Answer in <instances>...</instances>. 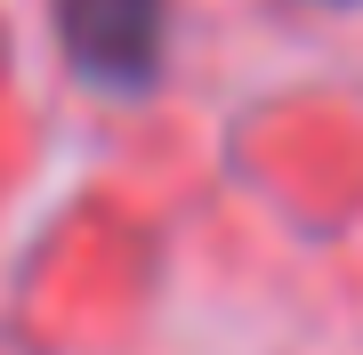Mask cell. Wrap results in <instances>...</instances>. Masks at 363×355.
<instances>
[{
  "label": "cell",
  "mask_w": 363,
  "mask_h": 355,
  "mask_svg": "<svg viewBox=\"0 0 363 355\" xmlns=\"http://www.w3.org/2000/svg\"><path fill=\"white\" fill-rule=\"evenodd\" d=\"M57 33L97 89H145L162 73L169 0H57Z\"/></svg>",
  "instance_id": "6da1fadb"
}]
</instances>
